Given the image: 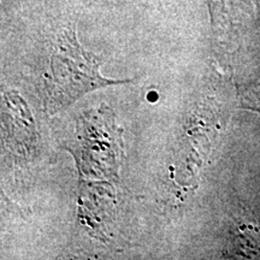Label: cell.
Masks as SVG:
<instances>
[{"mask_svg": "<svg viewBox=\"0 0 260 260\" xmlns=\"http://www.w3.org/2000/svg\"><path fill=\"white\" fill-rule=\"evenodd\" d=\"M99 65L81 46L74 27L61 29L52 44L50 70L44 77L46 111L54 115L90 90L128 82L106 79L100 75Z\"/></svg>", "mask_w": 260, "mask_h": 260, "instance_id": "cell-1", "label": "cell"}, {"mask_svg": "<svg viewBox=\"0 0 260 260\" xmlns=\"http://www.w3.org/2000/svg\"><path fill=\"white\" fill-rule=\"evenodd\" d=\"M71 152L81 175L117 178L123 154L122 129L115 124L109 112L100 110L83 115L79 119Z\"/></svg>", "mask_w": 260, "mask_h": 260, "instance_id": "cell-2", "label": "cell"}, {"mask_svg": "<svg viewBox=\"0 0 260 260\" xmlns=\"http://www.w3.org/2000/svg\"><path fill=\"white\" fill-rule=\"evenodd\" d=\"M210 2V6H211V11L212 14L218 17L219 14L223 12V5H224V0H209Z\"/></svg>", "mask_w": 260, "mask_h": 260, "instance_id": "cell-3", "label": "cell"}]
</instances>
